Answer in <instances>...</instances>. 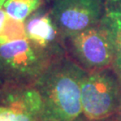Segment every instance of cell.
<instances>
[{
    "label": "cell",
    "mask_w": 121,
    "mask_h": 121,
    "mask_svg": "<svg viewBox=\"0 0 121 121\" xmlns=\"http://www.w3.org/2000/svg\"><path fill=\"white\" fill-rule=\"evenodd\" d=\"M85 71L65 57L54 60L33 82L42 100L41 119L75 121L82 114L81 82Z\"/></svg>",
    "instance_id": "6da1fadb"
},
{
    "label": "cell",
    "mask_w": 121,
    "mask_h": 121,
    "mask_svg": "<svg viewBox=\"0 0 121 121\" xmlns=\"http://www.w3.org/2000/svg\"><path fill=\"white\" fill-rule=\"evenodd\" d=\"M57 58L27 38L0 45V67L9 82L33 83Z\"/></svg>",
    "instance_id": "7a4b0ae2"
},
{
    "label": "cell",
    "mask_w": 121,
    "mask_h": 121,
    "mask_svg": "<svg viewBox=\"0 0 121 121\" xmlns=\"http://www.w3.org/2000/svg\"><path fill=\"white\" fill-rule=\"evenodd\" d=\"M121 86L117 76L107 68L85 72L81 82L82 114L89 120H101L117 113Z\"/></svg>",
    "instance_id": "3957f363"
},
{
    "label": "cell",
    "mask_w": 121,
    "mask_h": 121,
    "mask_svg": "<svg viewBox=\"0 0 121 121\" xmlns=\"http://www.w3.org/2000/svg\"><path fill=\"white\" fill-rule=\"evenodd\" d=\"M73 56L89 71L108 68L114 64L111 35L101 22L67 38Z\"/></svg>",
    "instance_id": "277c9868"
},
{
    "label": "cell",
    "mask_w": 121,
    "mask_h": 121,
    "mask_svg": "<svg viewBox=\"0 0 121 121\" xmlns=\"http://www.w3.org/2000/svg\"><path fill=\"white\" fill-rule=\"evenodd\" d=\"M104 13L102 0H53L52 19L62 38L99 24Z\"/></svg>",
    "instance_id": "5b68a950"
},
{
    "label": "cell",
    "mask_w": 121,
    "mask_h": 121,
    "mask_svg": "<svg viewBox=\"0 0 121 121\" xmlns=\"http://www.w3.org/2000/svg\"><path fill=\"white\" fill-rule=\"evenodd\" d=\"M0 106L42 117V100L33 83L5 81L0 86Z\"/></svg>",
    "instance_id": "8992f818"
},
{
    "label": "cell",
    "mask_w": 121,
    "mask_h": 121,
    "mask_svg": "<svg viewBox=\"0 0 121 121\" xmlns=\"http://www.w3.org/2000/svg\"><path fill=\"white\" fill-rule=\"evenodd\" d=\"M24 25L26 38L30 41L57 57L63 56V49L59 45L58 39L61 34L50 13L43 11L34 12L24 21Z\"/></svg>",
    "instance_id": "52a82bcc"
},
{
    "label": "cell",
    "mask_w": 121,
    "mask_h": 121,
    "mask_svg": "<svg viewBox=\"0 0 121 121\" xmlns=\"http://www.w3.org/2000/svg\"><path fill=\"white\" fill-rule=\"evenodd\" d=\"M100 22L111 35L114 46V65L121 75V7L111 0H107Z\"/></svg>",
    "instance_id": "ba28073f"
},
{
    "label": "cell",
    "mask_w": 121,
    "mask_h": 121,
    "mask_svg": "<svg viewBox=\"0 0 121 121\" xmlns=\"http://www.w3.org/2000/svg\"><path fill=\"white\" fill-rule=\"evenodd\" d=\"M42 0H5L3 8L10 17L24 22L40 6Z\"/></svg>",
    "instance_id": "9c48e42d"
},
{
    "label": "cell",
    "mask_w": 121,
    "mask_h": 121,
    "mask_svg": "<svg viewBox=\"0 0 121 121\" xmlns=\"http://www.w3.org/2000/svg\"><path fill=\"white\" fill-rule=\"evenodd\" d=\"M22 39H26L24 22L7 15L0 31V45Z\"/></svg>",
    "instance_id": "30bf717a"
},
{
    "label": "cell",
    "mask_w": 121,
    "mask_h": 121,
    "mask_svg": "<svg viewBox=\"0 0 121 121\" xmlns=\"http://www.w3.org/2000/svg\"><path fill=\"white\" fill-rule=\"evenodd\" d=\"M39 117L13 108L0 106V121H40Z\"/></svg>",
    "instance_id": "8fae6325"
},
{
    "label": "cell",
    "mask_w": 121,
    "mask_h": 121,
    "mask_svg": "<svg viewBox=\"0 0 121 121\" xmlns=\"http://www.w3.org/2000/svg\"><path fill=\"white\" fill-rule=\"evenodd\" d=\"M6 16H7V14L5 13L4 9L3 8V7H1V8H0V31L2 30V27L4 25V20H5Z\"/></svg>",
    "instance_id": "7c38bea8"
},
{
    "label": "cell",
    "mask_w": 121,
    "mask_h": 121,
    "mask_svg": "<svg viewBox=\"0 0 121 121\" xmlns=\"http://www.w3.org/2000/svg\"><path fill=\"white\" fill-rule=\"evenodd\" d=\"M75 121H117V119H112V118H110V117H108V118H105V119H101V120H89V119H87V118H77Z\"/></svg>",
    "instance_id": "4fadbf2b"
},
{
    "label": "cell",
    "mask_w": 121,
    "mask_h": 121,
    "mask_svg": "<svg viewBox=\"0 0 121 121\" xmlns=\"http://www.w3.org/2000/svg\"><path fill=\"white\" fill-rule=\"evenodd\" d=\"M117 121H121V99H120V103H119V106H118V108H117Z\"/></svg>",
    "instance_id": "5bb4252c"
},
{
    "label": "cell",
    "mask_w": 121,
    "mask_h": 121,
    "mask_svg": "<svg viewBox=\"0 0 121 121\" xmlns=\"http://www.w3.org/2000/svg\"><path fill=\"white\" fill-rule=\"evenodd\" d=\"M4 75H3V73H2V71H1V67H0V86L4 83Z\"/></svg>",
    "instance_id": "9a60e30c"
},
{
    "label": "cell",
    "mask_w": 121,
    "mask_h": 121,
    "mask_svg": "<svg viewBox=\"0 0 121 121\" xmlns=\"http://www.w3.org/2000/svg\"><path fill=\"white\" fill-rule=\"evenodd\" d=\"M111 1H113V2H115L117 4H118L119 6L121 7V0H111Z\"/></svg>",
    "instance_id": "2e32d148"
},
{
    "label": "cell",
    "mask_w": 121,
    "mask_h": 121,
    "mask_svg": "<svg viewBox=\"0 0 121 121\" xmlns=\"http://www.w3.org/2000/svg\"><path fill=\"white\" fill-rule=\"evenodd\" d=\"M4 2H5V0H0V8H1V7H3Z\"/></svg>",
    "instance_id": "e0dca14e"
},
{
    "label": "cell",
    "mask_w": 121,
    "mask_h": 121,
    "mask_svg": "<svg viewBox=\"0 0 121 121\" xmlns=\"http://www.w3.org/2000/svg\"><path fill=\"white\" fill-rule=\"evenodd\" d=\"M40 121H49V120H44V119H41Z\"/></svg>",
    "instance_id": "ac0fdd59"
}]
</instances>
